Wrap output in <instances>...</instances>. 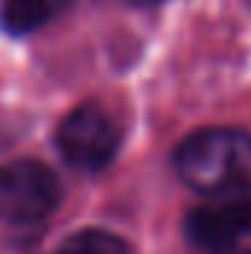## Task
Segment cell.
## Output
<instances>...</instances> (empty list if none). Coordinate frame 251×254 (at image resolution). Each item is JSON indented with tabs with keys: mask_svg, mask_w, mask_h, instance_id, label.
<instances>
[{
	"mask_svg": "<svg viewBox=\"0 0 251 254\" xmlns=\"http://www.w3.org/2000/svg\"><path fill=\"white\" fill-rule=\"evenodd\" d=\"M127 3H133V6H154V3H163V0H127Z\"/></svg>",
	"mask_w": 251,
	"mask_h": 254,
	"instance_id": "7",
	"label": "cell"
},
{
	"mask_svg": "<svg viewBox=\"0 0 251 254\" xmlns=\"http://www.w3.org/2000/svg\"><path fill=\"white\" fill-rule=\"evenodd\" d=\"M74 0H0V27L9 36H30L71 9Z\"/></svg>",
	"mask_w": 251,
	"mask_h": 254,
	"instance_id": "5",
	"label": "cell"
},
{
	"mask_svg": "<svg viewBox=\"0 0 251 254\" xmlns=\"http://www.w3.org/2000/svg\"><path fill=\"white\" fill-rule=\"evenodd\" d=\"M63 201L60 178L39 160H12L0 166V219L6 225L45 222Z\"/></svg>",
	"mask_w": 251,
	"mask_h": 254,
	"instance_id": "3",
	"label": "cell"
},
{
	"mask_svg": "<svg viewBox=\"0 0 251 254\" xmlns=\"http://www.w3.org/2000/svg\"><path fill=\"white\" fill-rule=\"evenodd\" d=\"M228 254H251V249H234V252H228Z\"/></svg>",
	"mask_w": 251,
	"mask_h": 254,
	"instance_id": "8",
	"label": "cell"
},
{
	"mask_svg": "<svg viewBox=\"0 0 251 254\" xmlns=\"http://www.w3.org/2000/svg\"><path fill=\"white\" fill-rule=\"evenodd\" d=\"M175 172L189 190L213 198L251 195V133L237 127H204L175 151Z\"/></svg>",
	"mask_w": 251,
	"mask_h": 254,
	"instance_id": "1",
	"label": "cell"
},
{
	"mask_svg": "<svg viewBox=\"0 0 251 254\" xmlns=\"http://www.w3.org/2000/svg\"><path fill=\"white\" fill-rule=\"evenodd\" d=\"M57 148L63 160L83 172L107 169L122 148V127L95 101L74 107L57 127Z\"/></svg>",
	"mask_w": 251,
	"mask_h": 254,
	"instance_id": "2",
	"label": "cell"
},
{
	"mask_svg": "<svg viewBox=\"0 0 251 254\" xmlns=\"http://www.w3.org/2000/svg\"><path fill=\"white\" fill-rule=\"evenodd\" d=\"M54 254H130L127 243L113 234V231H101V228H86L77 231L65 240Z\"/></svg>",
	"mask_w": 251,
	"mask_h": 254,
	"instance_id": "6",
	"label": "cell"
},
{
	"mask_svg": "<svg viewBox=\"0 0 251 254\" xmlns=\"http://www.w3.org/2000/svg\"><path fill=\"white\" fill-rule=\"evenodd\" d=\"M184 234L195 249L225 252L234 249L243 237H251V195L222 198L187 213Z\"/></svg>",
	"mask_w": 251,
	"mask_h": 254,
	"instance_id": "4",
	"label": "cell"
}]
</instances>
